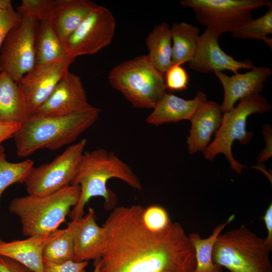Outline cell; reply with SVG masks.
<instances>
[{
  "mask_svg": "<svg viewBox=\"0 0 272 272\" xmlns=\"http://www.w3.org/2000/svg\"><path fill=\"white\" fill-rule=\"evenodd\" d=\"M98 5L90 0H52L49 19L62 43Z\"/></svg>",
  "mask_w": 272,
  "mask_h": 272,
  "instance_id": "obj_17",
  "label": "cell"
},
{
  "mask_svg": "<svg viewBox=\"0 0 272 272\" xmlns=\"http://www.w3.org/2000/svg\"><path fill=\"white\" fill-rule=\"evenodd\" d=\"M179 3L192 9L198 22L219 36L232 33L251 20L254 9L272 4L267 0H181Z\"/></svg>",
  "mask_w": 272,
  "mask_h": 272,
  "instance_id": "obj_8",
  "label": "cell"
},
{
  "mask_svg": "<svg viewBox=\"0 0 272 272\" xmlns=\"http://www.w3.org/2000/svg\"><path fill=\"white\" fill-rule=\"evenodd\" d=\"M108 79L135 108L153 109L166 92L164 75L153 66L147 54L117 64Z\"/></svg>",
  "mask_w": 272,
  "mask_h": 272,
  "instance_id": "obj_6",
  "label": "cell"
},
{
  "mask_svg": "<svg viewBox=\"0 0 272 272\" xmlns=\"http://www.w3.org/2000/svg\"><path fill=\"white\" fill-rule=\"evenodd\" d=\"M74 241L71 228L60 229L58 234L49 241L43 251L44 262L63 263L74 259Z\"/></svg>",
  "mask_w": 272,
  "mask_h": 272,
  "instance_id": "obj_27",
  "label": "cell"
},
{
  "mask_svg": "<svg viewBox=\"0 0 272 272\" xmlns=\"http://www.w3.org/2000/svg\"><path fill=\"white\" fill-rule=\"evenodd\" d=\"M67 226L71 228L73 234V260H99L106 246L107 233L103 226L97 224L93 209L89 208L87 215L72 220Z\"/></svg>",
  "mask_w": 272,
  "mask_h": 272,
  "instance_id": "obj_15",
  "label": "cell"
},
{
  "mask_svg": "<svg viewBox=\"0 0 272 272\" xmlns=\"http://www.w3.org/2000/svg\"><path fill=\"white\" fill-rule=\"evenodd\" d=\"M12 2L10 0H0V10L9 11L13 9Z\"/></svg>",
  "mask_w": 272,
  "mask_h": 272,
  "instance_id": "obj_37",
  "label": "cell"
},
{
  "mask_svg": "<svg viewBox=\"0 0 272 272\" xmlns=\"http://www.w3.org/2000/svg\"><path fill=\"white\" fill-rule=\"evenodd\" d=\"M142 220L150 230L161 232L165 230L172 222L167 211L159 205H151L143 208Z\"/></svg>",
  "mask_w": 272,
  "mask_h": 272,
  "instance_id": "obj_29",
  "label": "cell"
},
{
  "mask_svg": "<svg viewBox=\"0 0 272 272\" xmlns=\"http://www.w3.org/2000/svg\"><path fill=\"white\" fill-rule=\"evenodd\" d=\"M21 18L22 15L14 9L9 11L0 10V52L8 33Z\"/></svg>",
  "mask_w": 272,
  "mask_h": 272,
  "instance_id": "obj_31",
  "label": "cell"
},
{
  "mask_svg": "<svg viewBox=\"0 0 272 272\" xmlns=\"http://www.w3.org/2000/svg\"><path fill=\"white\" fill-rule=\"evenodd\" d=\"M88 263V261L76 262L74 260L60 263L43 261L44 272H83Z\"/></svg>",
  "mask_w": 272,
  "mask_h": 272,
  "instance_id": "obj_32",
  "label": "cell"
},
{
  "mask_svg": "<svg viewBox=\"0 0 272 272\" xmlns=\"http://www.w3.org/2000/svg\"><path fill=\"white\" fill-rule=\"evenodd\" d=\"M172 43V64L188 62L193 57L197 46L199 30L186 22H174L170 27Z\"/></svg>",
  "mask_w": 272,
  "mask_h": 272,
  "instance_id": "obj_24",
  "label": "cell"
},
{
  "mask_svg": "<svg viewBox=\"0 0 272 272\" xmlns=\"http://www.w3.org/2000/svg\"><path fill=\"white\" fill-rule=\"evenodd\" d=\"M96 264L95 265V268L93 272H99V264L97 261H96Z\"/></svg>",
  "mask_w": 272,
  "mask_h": 272,
  "instance_id": "obj_38",
  "label": "cell"
},
{
  "mask_svg": "<svg viewBox=\"0 0 272 272\" xmlns=\"http://www.w3.org/2000/svg\"><path fill=\"white\" fill-rule=\"evenodd\" d=\"M87 143L83 139L70 146L51 162L33 166L24 182L28 194L45 195L71 185Z\"/></svg>",
  "mask_w": 272,
  "mask_h": 272,
  "instance_id": "obj_9",
  "label": "cell"
},
{
  "mask_svg": "<svg viewBox=\"0 0 272 272\" xmlns=\"http://www.w3.org/2000/svg\"><path fill=\"white\" fill-rule=\"evenodd\" d=\"M166 89L182 91L187 89L189 76L181 65L172 64L164 75Z\"/></svg>",
  "mask_w": 272,
  "mask_h": 272,
  "instance_id": "obj_30",
  "label": "cell"
},
{
  "mask_svg": "<svg viewBox=\"0 0 272 272\" xmlns=\"http://www.w3.org/2000/svg\"><path fill=\"white\" fill-rule=\"evenodd\" d=\"M116 25L111 11L98 5L62 43L67 55L75 59L79 56L97 53L112 42Z\"/></svg>",
  "mask_w": 272,
  "mask_h": 272,
  "instance_id": "obj_11",
  "label": "cell"
},
{
  "mask_svg": "<svg viewBox=\"0 0 272 272\" xmlns=\"http://www.w3.org/2000/svg\"><path fill=\"white\" fill-rule=\"evenodd\" d=\"M219 36L207 28L199 35L194 54L188 62L191 70L201 73L228 70L236 74L240 69L254 67L249 60L238 61L225 53L219 44Z\"/></svg>",
  "mask_w": 272,
  "mask_h": 272,
  "instance_id": "obj_14",
  "label": "cell"
},
{
  "mask_svg": "<svg viewBox=\"0 0 272 272\" xmlns=\"http://www.w3.org/2000/svg\"><path fill=\"white\" fill-rule=\"evenodd\" d=\"M222 113L221 105L214 101L207 100L198 107L190 120L191 126L186 140L189 154L207 148L221 125Z\"/></svg>",
  "mask_w": 272,
  "mask_h": 272,
  "instance_id": "obj_18",
  "label": "cell"
},
{
  "mask_svg": "<svg viewBox=\"0 0 272 272\" xmlns=\"http://www.w3.org/2000/svg\"><path fill=\"white\" fill-rule=\"evenodd\" d=\"M60 229L48 234L30 236L23 240L5 241L0 239V255L13 259L33 272H44L43 251Z\"/></svg>",
  "mask_w": 272,
  "mask_h": 272,
  "instance_id": "obj_19",
  "label": "cell"
},
{
  "mask_svg": "<svg viewBox=\"0 0 272 272\" xmlns=\"http://www.w3.org/2000/svg\"><path fill=\"white\" fill-rule=\"evenodd\" d=\"M146 44L147 54L153 66L164 75L172 65V43L170 27L165 22L154 26L148 34Z\"/></svg>",
  "mask_w": 272,
  "mask_h": 272,
  "instance_id": "obj_22",
  "label": "cell"
},
{
  "mask_svg": "<svg viewBox=\"0 0 272 272\" xmlns=\"http://www.w3.org/2000/svg\"><path fill=\"white\" fill-rule=\"evenodd\" d=\"M75 60L36 64L21 79L18 85L28 117L47 100Z\"/></svg>",
  "mask_w": 272,
  "mask_h": 272,
  "instance_id": "obj_12",
  "label": "cell"
},
{
  "mask_svg": "<svg viewBox=\"0 0 272 272\" xmlns=\"http://www.w3.org/2000/svg\"><path fill=\"white\" fill-rule=\"evenodd\" d=\"M113 178L123 181L134 189L142 188L131 168L114 153L102 148L84 152L72 184L79 185L81 193L78 202L69 213L71 220L83 216L86 203L93 197L103 198L108 208L114 205L116 196L106 186Z\"/></svg>",
  "mask_w": 272,
  "mask_h": 272,
  "instance_id": "obj_3",
  "label": "cell"
},
{
  "mask_svg": "<svg viewBox=\"0 0 272 272\" xmlns=\"http://www.w3.org/2000/svg\"><path fill=\"white\" fill-rule=\"evenodd\" d=\"M223 86L224 96L221 109L223 113L231 110L236 102L244 98L259 94L264 83L272 75L270 67L254 66L246 73L229 76L222 72L214 73Z\"/></svg>",
  "mask_w": 272,
  "mask_h": 272,
  "instance_id": "obj_16",
  "label": "cell"
},
{
  "mask_svg": "<svg viewBox=\"0 0 272 272\" xmlns=\"http://www.w3.org/2000/svg\"><path fill=\"white\" fill-rule=\"evenodd\" d=\"M80 193L79 185L71 184L45 195L28 194L13 199L9 210L19 218L25 236L48 234L65 221L78 202Z\"/></svg>",
  "mask_w": 272,
  "mask_h": 272,
  "instance_id": "obj_4",
  "label": "cell"
},
{
  "mask_svg": "<svg viewBox=\"0 0 272 272\" xmlns=\"http://www.w3.org/2000/svg\"><path fill=\"white\" fill-rule=\"evenodd\" d=\"M270 108L271 105L266 99L259 94L240 100L236 107L224 113L214 140L203 151L205 158L212 160L218 154H223L231 168L240 173L245 165L235 160L232 153V145L235 141L241 144H247L252 137V133L246 130L247 118L253 113H263Z\"/></svg>",
  "mask_w": 272,
  "mask_h": 272,
  "instance_id": "obj_7",
  "label": "cell"
},
{
  "mask_svg": "<svg viewBox=\"0 0 272 272\" xmlns=\"http://www.w3.org/2000/svg\"><path fill=\"white\" fill-rule=\"evenodd\" d=\"M0 272H33L24 265L0 255Z\"/></svg>",
  "mask_w": 272,
  "mask_h": 272,
  "instance_id": "obj_33",
  "label": "cell"
},
{
  "mask_svg": "<svg viewBox=\"0 0 272 272\" xmlns=\"http://www.w3.org/2000/svg\"><path fill=\"white\" fill-rule=\"evenodd\" d=\"M93 106L88 101L80 77L69 71L58 82L47 100L31 115H64L84 111Z\"/></svg>",
  "mask_w": 272,
  "mask_h": 272,
  "instance_id": "obj_13",
  "label": "cell"
},
{
  "mask_svg": "<svg viewBox=\"0 0 272 272\" xmlns=\"http://www.w3.org/2000/svg\"><path fill=\"white\" fill-rule=\"evenodd\" d=\"M28 117L18 84L6 72H0V121L22 123Z\"/></svg>",
  "mask_w": 272,
  "mask_h": 272,
  "instance_id": "obj_21",
  "label": "cell"
},
{
  "mask_svg": "<svg viewBox=\"0 0 272 272\" xmlns=\"http://www.w3.org/2000/svg\"><path fill=\"white\" fill-rule=\"evenodd\" d=\"M33 165L34 161L29 159L17 163L10 162L5 152L0 153V202L3 192L8 187L24 183Z\"/></svg>",
  "mask_w": 272,
  "mask_h": 272,
  "instance_id": "obj_28",
  "label": "cell"
},
{
  "mask_svg": "<svg viewBox=\"0 0 272 272\" xmlns=\"http://www.w3.org/2000/svg\"><path fill=\"white\" fill-rule=\"evenodd\" d=\"M38 22L22 16L11 30L0 52V72L8 73L18 84L36 64L35 39Z\"/></svg>",
  "mask_w": 272,
  "mask_h": 272,
  "instance_id": "obj_10",
  "label": "cell"
},
{
  "mask_svg": "<svg viewBox=\"0 0 272 272\" xmlns=\"http://www.w3.org/2000/svg\"><path fill=\"white\" fill-rule=\"evenodd\" d=\"M207 100L206 94L200 91L190 100L166 92L147 117L146 121L157 126L182 120H190L198 107Z\"/></svg>",
  "mask_w": 272,
  "mask_h": 272,
  "instance_id": "obj_20",
  "label": "cell"
},
{
  "mask_svg": "<svg viewBox=\"0 0 272 272\" xmlns=\"http://www.w3.org/2000/svg\"><path fill=\"white\" fill-rule=\"evenodd\" d=\"M100 113L93 106L64 115H30L13 135L17 154L26 157L39 150H55L72 144L96 122Z\"/></svg>",
  "mask_w": 272,
  "mask_h": 272,
  "instance_id": "obj_2",
  "label": "cell"
},
{
  "mask_svg": "<svg viewBox=\"0 0 272 272\" xmlns=\"http://www.w3.org/2000/svg\"><path fill=\"white\" fill-rule=\"evenodd\" d=\"M143 208L117 207L109 215L99 272H193L194 249L182 225L171 222L162 231H151L142 222Z\"/></svg>",
  "mask_w": 272,
  "mask_h": 272,
  "instance_id": "obj_1",
  "label": "cell"
},
{
  "mask_svg": "<svg viewBox=\"0 0 272 272\" xmlns=\"http://www.w3.org/2000/svg\"><path fill=\"white\" fill-rule=\"evenodd\" d=\"M271 248L265 238L242 225L218 236L213 259L230 272H272Z\"/></svg>",
  "mask_w": 272,
  "mask_h": 272,
  "instance_id": "obj_5",
  "label": "cell"
},
{
  "mask_svg": "<svg viewBox=\"0 0 272 272\" xmlns=\"http://www.w3.org/2000/svg\"><path fill=\"white\" fill-rule=\"evenodd\" d=\"M21 124L0 121V153L5 151L2 144L6 140L13 138Z\"/></svg>",
  "mask_w": 272,
  "mask_h": 272,
  "instance_id": "obj_34",
  "label": "cell"
},
{
  "mask_svg": "<svg viewBox=\"0 0 272 272\" xmlns=\"http://www.w3.org/2000/svg\"><path fill=\"white\" fill-rule=\"evenodd\" d=\"M263 134L266 142L265 148L258 157L259 162H263L271 157V128L269 125H265L263 128Z\"/></svg>",
  "mask_w": 272,
  "mask_h": 272,
  "instance_id": "obj_35",
  "label": "cell"
},
{
  "mask_svg": "<svg viewBox=\"0 0 272 272\" xmlns=\"http://www.w3.org/2000/svg\"><path fill=\"white\" fill-rule=\"evenodd\" d=\"M267 234L265 238L267 244L272 247V203L267 208L264 216L262 217Z\"/></svg>",
  "mask_w": 272,
  "mask_h": 272,
  "instance_id": "obj_36",
  "label": "cell"
},
{
  "mask_svg": "<svg viewBox=\"0 0 272 272\" xmlns=\"http://www.w3.org/2000/svg\"><path fill=\"white\" fill-rule=\"evenodd\" d=\"M235 217L233 214L225 222L217 225L212 234L206 238H202L197 233L188 235L195 252V266L193 272H223V268L213 260V246L218 236L234 220Z\"/></svg>",
  "mask_w": 272,
  "mask_h": 272,
  "instance_id": "obj_25",
  "label": "cell"
},
{
  "mask_svg": "<svg viewBox=\"0 0 272 272\" xmlns=\"http://www.w3.org/2000/svg\"><path fill=\"white\" fill-rule=\"evenodd\" d=\"M272 34V4L263 15L248 21L232 32L235 38L263 40L271 48L272 39L267 36Z\"/></svg>",
  "mask_w": 272,
  "mask_h": 272,
  "instance_id": "obj_26",
  "label": "cell"
},
{
  "mask_svg": "<svg viewBox=\"0 0 272 272\" xmlns=\"http://www.w3.org/2000/svg\"><path fill=\"white\" fill-rule=\"evenodd\" d=\"M35 50L36 64L72 58L67 55L49 21L38 22L35 34Z\"/></svg>",
  "mask_w": 272,
  "mask_h": 272,
  "instance_id": "obj_23",
  "label": "cell"
}]
</instances>
